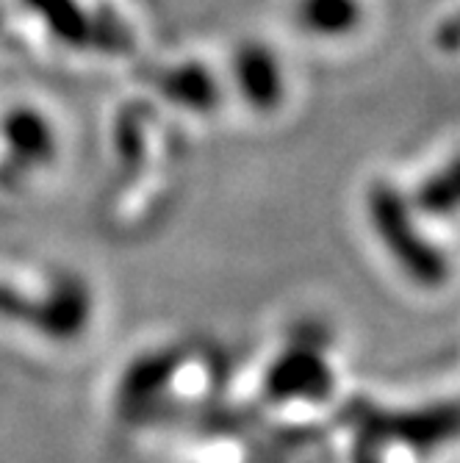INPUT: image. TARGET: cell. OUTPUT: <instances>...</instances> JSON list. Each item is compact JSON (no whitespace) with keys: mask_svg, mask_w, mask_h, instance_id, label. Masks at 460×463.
Wrapping results in <instances>:
<instances>
[{"mask_svg":"<svg viewBox=\"0 0 460 463\" xmlns=\"http://www.w3.org/2000/svg\"><path fill=\"white\" fill-rule=\"evenodd\" d=\"M366 208L374 236L410 283L419 288H441L449 283L452 267L446 252L427 239L416 220L413 203L394 184H371Z\"/></svg>","mask_w":460,"mask_h":463,"instance_id":"cell-1","label":"cell"},{"mask_svg":"<svg viewBox=\"0 0 460 463\" xmlns=\"http://www.w3.org/2000/svg\"><path fill=\"white\" fill-rule=\"evenodd\" d=\"M0 317L25 322L51 339H75L89 325L92 317V298L87 286L70 278L61 280L45 300H28L17 288L0 283Z\"/></svg>","mask_w":460,"mask_h":463,"instance_id":"cell-2","label":"cell"},{"mask_svg":"<svg viewBox=\"0 0 460 463\" xmlns=\"http://www.w3.org/2000/svg\"><path fill=\"white\" fill-rule=\"evenodd\" d=\"M230 80L239 98L261 114H269L286 100V72L280 56L261 39H247L230 59Z\"/></svg>","mask_w":460,"mask_h":463,"instance_id":"cell-3","label":"cell"},{"mask_svg":"<svg viewBox=\"0 0 460 463\" xmlns=\"http://www.w3.org/2000/svg\"><path fill=\"white\" fill-rule=\"evenodd\" d=\"M336 386L327 358L308 347L286 350L267 372L264 389L275 402H322Z\"/></svg>","mask_w":460,"mask_h":463,"instance_id":"cell-4","label":"cell"},{"mask_svg":"<svg viewBox=\"0 0 460 463\" xmlns=\"http://www.w3.org/2000/svg\"><path fill=\"white\" fill-rule=\"evenodd\" d=\"M0 134H4V142L9 145L12 156L20 164L42 166V164L53 161V153H56L53 125L39 109L17 106V109L6 111L4 125H0Z\"/></svg>","mask_w":460,"mask_h":463,"instance_id":"cell-5","label":"cell"},{"mask_svg":"<svg viewBox=\"0 0 460 463\" xmlns=\"http://www.w3.org/2000/svg\"><path fill=\"white\" fill-rule=\"evenodd\" d=\"M361 0H297L295 23L314 39H344L352 36L363 23Z\"/></svg>","mask_w":460,"mask_h":463,"instance_id":"cell-6","label":"cell"},{"mask_svg":"<svg viewBox=\"0 0 460 463\" xmlns=\"http://www.w3.org/2000/svg\"><path fill=\"white\" fill-rule=\"evenodd\" d=\"M413 208L433 220L460 214V153L419 184L413 194Z\"/></svg>","mask_w":460,"mask_h":463,"instance_id":"cell-7","label":"cell"},{"mask_svg":"<svg viewBox=\"0 0 460 463\" xmlns=\"http://www.w3.org/2000/svg\"><path fill=\"white\" fill-rule=\"evenodd\" d=\"M161 92L192 111H208L220 103V87L214 75L197 61L173 67L161 80Z\"/></svg>","mask_w":460,"mask_h":463,"instance_id":"cell-8","label":"cell"},{"mask_svg":"<svg viewBox=\"0 0 460 463\" xmlns=\"http://www.w3.org/2000/svg\"><path fill=\"white\" fill-rule=\"evenodd\" d=\"M23 4L67 45L89 42V17L83 14L78 0H23Z\"/></svg>","mask_w":460,"mask_h":463,"instance_id":"cell-9","label":"cell"},{"mask_svg":"<svg viewBox=\"0 0 460 463\" xmlns=\"http://www.w3.org/2000/svg\"><path fill=\"white\" fill-rule=\"evenodd\" d=\"M436 42L444 51H460V12H455L449 20L441 23L438 33H436Z\"/></svg>","mask_w":460,"mask_h":463,"instance_id":"cell-10","label":"cell"}]
</instances>
